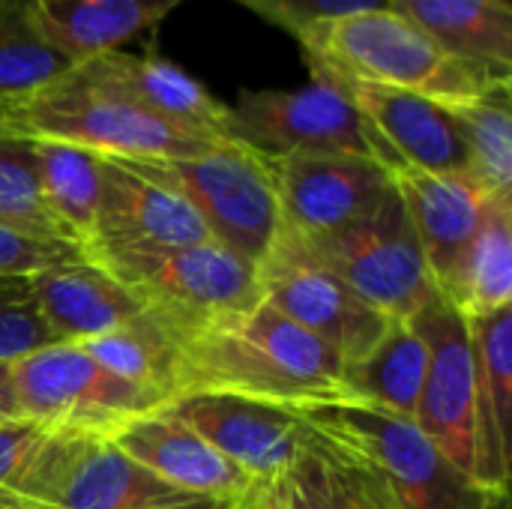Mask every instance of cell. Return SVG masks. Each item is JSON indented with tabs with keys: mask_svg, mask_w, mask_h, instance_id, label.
<instances>
[{
	"mask_svg": "<svg viewBox=\"0 0 512 509\" xmlns=\"http://www.w3.org/2000/svg\"><path fill=\"white\" fill-rule=\"evenodd\" d=\"M225 393L282 408L351 402L345 363L270 303L180 342L174 399Z\"/></svg>",
	"mask_w": 512,
	"mask_h": 509,
	"instance_id": "6da1fadb",
	"label": "cell"
},
{
	"mask_svg": "<svg viewBox=\"0 0 512 509\" xmlns=\"http://www.w3.org/2000/svg\"><path fill=\"white\" fill-rule=\"evenodd\" d=\"M297 42L309 72L399 87L441 105L477 99L486 90L512 81L480 72L447 54L435 39L390 6L318 21L306 27Z\"/></svg>",
	"mask_w": 512,
	"mask_h": 509,
	"instance_id": "7a4b0ae2",
	"label": "cell"
},
{
	"mask_svg": "<svg viewBox=\"0 0 512 509\" xmlns=\"http://www.w3.org/2000/svg\"><path fill=\"white\" fill-rule=\"evenodd\" d=\"M0 135L60 141L126 162L186 159L219 144L147 114L87 75L81 63L30 99L0 108Z\"/></svg>",
	"mask_w": 512,
	"mask_h": 509,
	"instance_id": "3957f363",
	"label": "cell"
},
{
	"mask_svg": "<svg viewBox=\"0 0 512 509\" xmlns=\"http://www.w3.org/2000/svg\"><path fill=\"white\" fill-rule=\"evenodd\" d=\"M87 258L132 291L144 312L180 342L261 303L258 267L213 240L192 246L102 249Z\"/></svg>",
	"mask_w": 512,
	"mask_h": 509,
	"instance_id": "277c9868",
	"label": "cell"
},
{
	"mask_svg": "<svg viewBox=\"0 0 512 509\" xmlns=\"http://www.w3.org/2000/svg\"><path fill=\"white\" fill-rule=\"evenodd\" d=\"M309 429L336 453L378 474L402 509H504L507 495L489 492L456 468L414 420L330 402L300 411Z\"/></svg>",
	"mask_w": 512,
	"mask_h": 509,
	"instance_id": "5b68a950",
	"label": "cell"
},
{
	"mask_svg": "<svg viewBox=\"0 0 512 509\" xmlns=\"http://www.w3.org/2000/svg\"><path fill=\"white\" fill-rule=\"evenodd\" d=\"M129 165L183 195L204 222L210 240L255 267L270 255L285 228L267 159L243 144L219 141L186 159Z\"/></svg>",
	"mask_w": 512,
	"mask_h": 509,
	"instance_id": "8992f818",
	"label": "cell"
},
{
	"mask_svg": "<svg viewBox=\"0 0 512 509\" xmlns=\"http://www.w3.org/2000/svg\"><path fill=\"white\" fill-rule=\"evenodd\" d=\"M18 420L60 432L114 438L168 402L102 369L81 345L54 342L9 366Z\"/></svg>",
	"mask_w": 512,
	"mask_h": 509,
	"instance_id": "52a82bcc",
	"label": "cell"
},
{
	"mask_svg": "<svg viewBox=\"0 0 512 509\" xmlns=\"http://www.w3.org/2000/svg\"><path fill=\"white\" fill-rule=\"evenodd\" d=\"M309 75V84L294 90H243L228 105L225 138L264 159L336 153L378 162L372 132L348 90L324 72Z\"/></svg>",
	"mask_w": 512,
	"mask_h": 509,
	"instance_id": "ba28073f",
	"label": "cell"
},
{
	"mask_svg": "<svg viewBox=\"0 0 512 509\" xmlns=\"http://www.w3.org/2000/svg\"><path fill=\"white\" fill-rule=\"evenodd\" d=\"M291 237L315 264L339 276L390 321H411L438 294L399 192H393L372 216L342 231Z\"/></svg>",
	"mask_w": 512,
	"mask_h": 509,
	"instance_id": "9c48e42d",
	"label": "cell"
},
{
	"mask_svg": "<svg viewBox=\"0 0 512 509\" xmlns=\"http://www.w3.org/2000/svg\"><path fill=\"white\" fill-rule=\"evenodd\" d=\"M195 501L171 489L111 438L48 429L21 489L24 509H159Z\"/></svg>",
	"mask_w": 512,
	"mask_h": 509,
	"instance_id": "30bf717a",
	"label": "cell"
},
{
	"mask_svg": "<svg viewBox=\"0 0 512 509\" xmlns=\"http://www.w3.org/2000/svg\"><path fill=\"white\" fill-rule=\"evenodd\" d=\"M258 285L264 303L324 342L345 369L366 360L393 324L339 276L315 264L285 228L258 264Z\"/></svg>",
	"mask_w": 512,
	"mask_h": 509,
	"instance_id": "8fae6325",
	"label": "cell"
},
{
	"mask_svg": "<svg viewBox=\"0 0 512 509\" xmlns=\"http://www.w3.org/2000/svg\"><path fill=\"white\" fill-rule=\"evenodd\" d=\"M180 423L234 462L258 489H279L315 450L300 411L225 393H195L165 405Z\"/></svg>",
	"mask_w": 512,
	"mask_h": 509,
	"instance_id": "7c38bea8",
	"label": "cell"
},
{
	"mask_svg": "<svg viewBox=\"0 0 512 509\" xmlns=\"http://www.w3.org/2000/svg\"><path fill=\"white\" fill-rule=\"evenodd\" d=\"M411 321L429 348L414 423L477 483V381L468 321L441 294H435Z\"/></svg>",
	"mask_w": 512,
	"mask_h": 509,
	"instance_id": "4fadbf2b",
	"label": "cell"
},
{
	"mask_svg": "<svg viewBox=\"0 0 512 509\" xmlns=\"http://www.w3.org/2000/svg\"><path fill=\"white\" fill-rule=\"evenodd\" d=\"M285 231L321 237L372 216L393 192V174L366 156H276L267 159Z\"/></svg>",
	"mask_w": 512,
	"mask_h": 509,
	"instance_id": "5bb4252c",
	"label": "cell"
},
{
	"mask_svg": "<svg viewBox=\"0 0 512 509\" xmlns=\"http://www.w3.org/2000/svg\"><path fill=\"white\" fill-rule=\"evenodd\" d=\"M336 81L348 90L363 114L378 150V162L390 174L399 168L468 174V153L447 105L399 87L348 78Z\"/></svg>",
	"mask_w": 512,
	"mask_h": 509,
	"instance_id": "9a60e30c",
	"label": "cell"
},
{
	"mask_svg": "<svg viewBox=\"0 0 512 509\" xmlns=\"http://www.w3.org/2000/svg\"><path fill=\"white\" fill-rule=\"evenodd\" d=\"M210 240L183 195L123 159L102 156V201L84 255L102 249L192 246Z\"/></svg>",
	"mask_w": 512,
	"mask_h": 509,
	"instance_id": "2e32d148",
	"label": "cell"
},
{
	"mask_svg": "<svg viewBox=\"0 0 512 509\" xmlns=\"http://www.w3.org/2000/svg\"><path fill=\"white\" fill-rule=\"evenodd\" d=\"M81 66L99 84L129 99L132 105L144 108L147 114L177 129L195 132L201 138L228 141L225 138L228 105L219 102L198 78H192L186 69H180L156 48H147L144 54H129L123 48H114L81 60Z\"/></svg>",
	"mask_w": 512,
	"mask_h": 509,
	"instance_id": "e0dca14e",
	"label": "cell"
},
{
	"mask_svg": "<svg viewBox=\"0 0 512 509\" xmlns=\"http://www.w3.org/2000/svg\"><path fill=\"white\" fill-rule=\"evenodd\" d=\"M393 186L417 234L429 279L435 291L447 297L462 255L480 225L486 192L471 174H438L420 168L393 171Z\"/></svg>",
	"mask_w": 512,
	"mask_h": 509,
	"instance_id": "ac0fdd59",
	"label": "cell"
},
{
	"mask_svg": "<svg viewBox=\"0 0 512 509\" xmlns=\"http://www.w3.org/2000/svg\"><path fill=\"white\" fill-rule=\"evenodd\" d=\"M111 441L153 477L192 498L243 501L258 492L234 462L180 423L168 408L123 426Z\"/></svg>",
	"mask_w": 512,
	"mask_h": 509,
	"instance_id": "d6986e66",
	"label": "cell"
},
{
	"mask_svg": "<svg viewBox=\"0 0 512 509\" xmlns=\"http://www.w3.org/2000/svg\"><path fill=\"white\" fill-rule=\"evenodd\" d=\"M27 285L57 342H87L144 315L135 294L87 255L42 270Z\"/></svg>",
	"mask_w": 512,
	"mask_h": 509,
	"instance_id": "ffe728a7",
	"label": "cell"
},
{
	"mask_svg": "<svg viewBox=\"0 0 512 509\" xmlns=\"http://www.w3.org/2000/svg\"><path fill=\"white\" fill-rule=\"evenodd\" d=\"M477 381V483L507 495L512 423V306L465 318Z\"/></svg>",
	"mask_w": 512,
	"mask_h": 509,
	"instance_id": "44dd1931",
	"label": "cell"
},
{
	"mask_svg": "<svg viewBox=\"0 0 512 509\" xmlns=\"http://www.w3.org/2000/svg\"><path fill=\"white\" fill-rule=\"evenodd\" d=\"M447 54L512 78V6L504 0H387Z\"/></svg>",
	"mask_w": 512,
	"mask_h": 509,
	"instance_id": "7402d4cb",
	"label": "cell"
},
{
	"mask_svg": "<svg viewBox=\"0 0 512 509\" xmlns=\"http://www.w3.org/2000/svg\"><path fill=\"white\" fill-rule=\"evenodd\" d=\"M183 0H33L45 36L75 63L123 48Z\"/></svg>",
	"mask_w": 512,
	"mask_h": 509,
	"instance_id": "603a6c76",
	"label": "cell"
},
{
	"mask_svg": "<svg viewBox=\"0 0 512 509\" xmlns=\"http://www.w3.org/2000/svg\"><path fill=\"white\" fill-rule=\"evenodd\" d=\"M444 300L462 318H483L512 306V195H486L480 225Z\"/></svg>",
	"mask_w": 512,
	"mask_h": 509,
	"instance_id": "cb8c5ba5",
	"label": "cell"
},
{
	"mask_svg": "<svg viewBox=\"0 0 512 509\" xmlns=\"http://www.w3.org/2000/svg\"><path fill=\"white\" fill-rule=\"evenodd\" d=\"M429 348L414 321H393L375 351L345 369L351 402L414 420L426 381Z\"/></svg>",
	"mask_w": 512,
	"mask_h": 509,
	"instance_id": "d4e9b609",
	"label": "cell"
},
{
	"mask_svg": "<svg viewBox=\"0 0 512 509\" xmlns=\"http://www.w3.org/2000/svg\"><path fill=\"white\" fill-rule=\"evenodd\" d=\"M30 147L48 213L84 252L102 201V156L60 141H30Z\"/></svg>",
	"mask_w": 512,
	"mask_h": 509,
	"instance_id": "484cf974",
	"label": "cell"
},
{
	"mask_svg": "<svg viewBox=\"0 0 512 509\" xmlns=\"http://www.w3.org/2000/svg\"><path fill=\"white\" fill-rule=\"evenodd\" d=\"M72 66L45 36L33 0H0V108L30 99Z\"/></svg>",
	"mask_w": 512,
	"mask_h": 509,
	"instance_id": "4316f807",
	"label": "cell"
},
{
	"mask_svg": "<svg viewBox=\"0 0 512 509\" xmlns=\"http://www.w3.org/2000/svg\"><path fill=\"white\" fill-rule=\"evenodd\" d=\"M75 345H81L111 375L159 393L168 405L174 402L180 339L165 324H159L153 315L144 312L135 321L123 324L105 336L75 342Z\"/></svg>",
	"mask_w": 512,
	"mask_h": 509,
	"instance_id": "83f0119b",
	"label": "cell"
},
{
	"mask_svg": "<svg viewBox=\"0 0 512 509\" xmlns=\"http://www.w3.org/2000/svg\"><path fill=\"white\" fill-rule=\"evenodd\" d=\"M279 492L288 509H402L378 474L336 453L321 438Z\"/></svg>",
	"mask_w": 512,
	"mask_h": 509,
	"instance_id": "f1b7e54d",
	"label": "cell"
},
{
	"mask_svg": "<svg viewBox=\"0 0 512 509\" xmlns=\"http://www.w3.org/2000/svg\"><path fill=\"white\" fill-rule=\"evenodd\" d=\"M447 108L468 153V174L486 195H512V81Z\"/></svg>",
	"mask_w": 512,
	"mask_h": 509,
	"instance_id": "f546056e",
	"label": "cell"
},
{
	"mask_svg": "<svg viewBox=\"0 0 512 509\" xmlns=\"http://www.w3.org/2000/svg\"><path fill=\"white\" fill-rule=\"evenodd\" d=\"M0 225L72 243L42 201L30 141L12 135H0Z\"/></svg>",
	"mask_w": 512,
	"mask_h": 509,
	"instance_id": "4dcf8cb0",
	"label": "cell"
},
{
	"mask_svg": "<svg viewBox=\"0 0 512 509\" xmlns=\"http://www.w3.org/2000/svg\"><path fill=\"white\" fill-rule=\"evenodd\" d=\"M54 342L27 279H0V366H12Z\"/></svg>",
	"mask_w": 512,
	"mask_h": 509,
	"instance_id": "1f68e13d",
	"label": "cell"
},
{
	"mask_svg": "<svg viewBox=\"0 0 512 509\" xmlns=\"http://www.w3.org/2000/svg\"><path fill=\"white\" fill-rule=\"evenodd\" d=\"M84 258L75 243L24 234L18 228L0 225V279H33L42 270Z\"/></svg>",
	"mask_w": 512,
	"mask_h": 509,
	"instance_id": "d6a6232c",
	"label": "cell"
},
{
	"mask_svg": "<svg viewBox=\"0 0 512 509\" xmlns=\"http://www.w3.org/2000/svg\"><path fill=\"white\" fill-rule=\"evenodd\" d=\"M45 438L48 426L39 423L12 420L0 426V509H24L21 489Z\"/></svg>",
	"mask_w": 512,
	"mask_h": 509,
	"instance_id": "836d02e7",
	"label": "cell"
},
{
	"mask_svg": "<svg viewBox=\"0 0 512 509\" xmlns=\"http://www.w3.org/2000/svg\"><path fill=\"white\" fill-rule=\"evenodd\" d=\"M234 3L252 9L255 15H261L264 21L282 27L294 39L306 27H312L318 21H330V18H339V15L363 12V9L390 6L387 0H234Z\"/></svg>",
	"mask_w": 512,
	"mask_h": 509,
	"instance_id": "e575fe53",
	"label": "cell"
},
{
	"mask_svg": "<svg viewBox=\"0 0 512 509\" xmlns=\"http://www.w3.org/2000/svg\"><path fill=\"white\" fill-rule=\"evenodd\" d=\"M243 509H285V501L279 489H258L255 495H249Z\"/></svg>",
	"mask_w": 512,
	"mask_h": 509,
	"instance_id": "d590c367",
	"label": "cell"
},
{
	"mask_svg": "<svg viewBox=\"0 0 512 509\" xmlns=\"http://www.w3.org/2000/svg\"><path fill=\"white\" fill-rule=\"evenodd\" d=\"M0 417L18 420L15 402H12V384H9V366H0Z\"/></svg>",
	"mask_w": 512,
	"mask_h": 509,
	"instance_id": "8d00e7d4",
	"label": "cell"
},
{
	"mask_svg": "<svg viewBox=\"0 0 512 509\" xmlns=\"http://www.w3.org/2000/svg\"><path fill=\"white\" fill-rule=\"evenodd\" d=\"M249 498L243 501H219V498H195L189 504H177V507H159V509H243Z\"/></svg>",
	"mask_w": 512,
	"mask_h": 509,
	"instance_id": "74e56055",
	"label": "cell"
},
{
	"mask_svg": "<svg viewBox=\"0 0 512 509\" xmlns=\"http://www.w3.org/2000/svg\"><path fill=\"white\" fill-rule=\"evenodd\" d=\"M3 423H12V420H6V417H0V426H3Z\"/></svg>",
	"mask_w": 512,
	"mask_h": 509,
	"instance_id": "f35d334b",
	"label": "cell"
},
{
	"mask_svg": "<svg viewBox=\"0 0 512 509\" xmlns=\"http://www.w3.org/2000/svg\"><path fill=\"white\" fill-rule=\"evenodd\" d=\"M504 3H510V6H512V0H504Z\"/></svg>",
	"mask_w": 512,
	"mask_h": 509,
	"instance_id": "ab89813d",
	"label": "cell"
},
{
	"mask_svg": "<svg viewBox=\"0 0 512 509\" xmlns=\"http://www.w3.org/2000/svg\"><path fill=\"white\" fill-rule=\"evenodd\" d=\"M282 501H285V498H282ZM285 509H288V504H285Z\"/></svg>",
	"mask_w": 512,
	"mask_h": 509,
	"instance_id": "60d3db41",
	"label": "cell"
}]
</instances>
